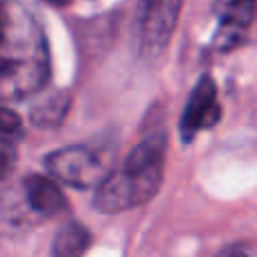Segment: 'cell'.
I'll return each mask as SVG.
<instances>
[{"label":"cell","mask_w":257,"mask_h":257,"mask_svg":"<svg viewBox=\"0 0 257 257\" xmlns=\"http://www.w3.org/2000/svg\"><path fill=\"white\" fill-rule=\"evenodd\" d=\"M50 79L43 27L18 0H0V102H21Z\"/></svg>","instance_id":"6da1fadb"},{"label":"cell","mask_w":257,"mask_h":257,"mask_svg":"<svg viewBox=\"0 0 257 257\" xmlns=\"http://www.w3.org/2000/svg\"><path fill=\"white\" fill-rule=\"evenodd\" d=\"M165 149L167 136L163 128L142 138L126 156L124 165L99 183L95 192V208L99 212L115 214L154 199L163 183Z\"/></svg>","instance_id":"7a4b0ae2"},{"label":"cell","mask_w":257,"mask_h":257,"mask_svg":"<svg viewBox=\"0 0 257 257\" xmlns=\"http://www.w3.org/2000/svg\"><path fill=\"white\" fill-rule=\"evenodd\" d=\"M45 169L54 178L68 183L70 187H77V190L99 187V183L108 176L106 169H104V160L84 145L57 149L45 158Z\"/></svg>","instance_id":"3957f363"},{"label":"cell","mask_w":257,"mask_h":257,"mask_svg":"<svg viewBox=\"0 0 257 257\" xmlns=\"http://www.w3.org/2000/svg\"><path fill=\"white\" fill-rule=\"evenodd\" d=\"M183 0H140L138 7V45L147 57H158L167 48L178 23Z\"/></svg>","instance_id":"277c9868"},{"label":"cell","mask_w":257,"mask_h":257,"mask_svg":"<svg viewBox=\"0 0 257 257\" xmlns=\"http://www.w3.org/2000/svg\"><path fill=\"white\" fill-rule=\"evenodd\" d=\"M219 120H221V106L217 102V84L212 77L203 75L194 86L181 115L183 142H192L201 131L214 126Z\"/></svg>","instance_id":"5b68a950"},{"label":"cell","mask_w":257,"mask_h":257,"mask_svg":"<svg viewBox=\"0 0 257 257\" xmlns=\"http://www.w3.org/2000/svg\"><path fill=\"white\" fill-rule=\"evenodd\" d=\"M217 12L219 25L214 32L212 45L219 52H228L244 43L257 14V0H221L217 3Z\"/></svg>","instance_id":"8992f818"},{"label":"cell","mask_w":257,"mask_h":257,"mask_svg":"<svg viewBox=\"0 0 257 257\" xmlns=\"http://www.w3.org/2000/svg\"><path fill=\"white\" fill-rule=\"evenodd\" d=\"M25 199L32 210L45 214V217L59 214L68 208V201L57 183L45 176H39V174H32L25 178Z\"/></svg>","instance_id":"52a82bcc"},{"label":"cell","mask_w":257,"mask_h":257,"mask_svg":"<svg viewBox=\"0 0 257 257\" xmlns=\"http://www.w3.org/2000/svg\"><path fill=\"white\" fill-rule=\"evenodd\" d=\"M70 95L66 90H54L30 108V120L39 128H57L70 111Z\"/></svg>","instance_id":"ba28073f"},{"label":"cell","mask_w":257,"mask_h":257,"mask_svg":"<svg viewBox=\"0 0 257 257\" xmlns=\"http://www.w3.org/2000/svg\"><path fill=\"white\" fill-rule=\"evenodd\" d=\"M90 232L79 221H68L54 235L52 257H84L90 248Z\"/></svg>","instance_id":"9c48e42d"},{"label":"cell","mask_w":257,"mask_h":257,"mask_svg":"<svg viewBox=\"0 0 257 257\" xmlns=\"http://www.w3.org/2000/svg\"><path fill=\"white\" fill-rule=\"evenodd\" d=\"M16 158H18V151H16V147H14V142L0 138V181L7 178L9 174L14 172Z\"/></svg>","instance_id":"30bf717a"},{"label":"cell","mask_w":257,"mask_h":257,"mask_svg":"<svg viewBox=\"0 0 257 257\" xmlns=\"http://www.w3.org/2000/svg\"><path fill=\"white\" fill-rule=\"evenodd\" d=\"M18 131H21V117H18V113H14L7 106H0V133L9 136V133H18Z\"/></svg>","instance_id":"8fae6325"},{"label":"cell","mask_w":257,"mask_h":257,"mask_svg":"<svg viewBox=\"0 0 257 257\" xmlns=\"http://www.w3.org/2000/svg\"><path fill=\"white\" fill-rule=\"evenodd\" d=\"M217 257H250L248 253H246L244 248H239V246H230V248H226V250H221Z\"/></svg>","instance_id":"7c38bea8"},{"label":"cell","mask_w":257,"mask_h":257,"mask_svg":"<svg viewBox=\"0 0 257 257\" xmlns=\"http://www.w3.org/2000/svg\"><path fill=\"white\" fill-rule=\"evenodd\" d=\"M50 3H68V0H50Z\"/></svg>","instance_id":"4fadbf2b"},{"label":"cell","mask_w":257,"mask_h":257,"mask_svg":"<svg viewBox=\"0 0 257 257\" xmlns=\"http://www.w3.org/2000/svg\"><path fill=\"white\" fill-rule=\"evenodd\" d=\"M217 3H221V0H217Z\"/></svg>","instance_id":"5bb4252c"}]
</instances>
